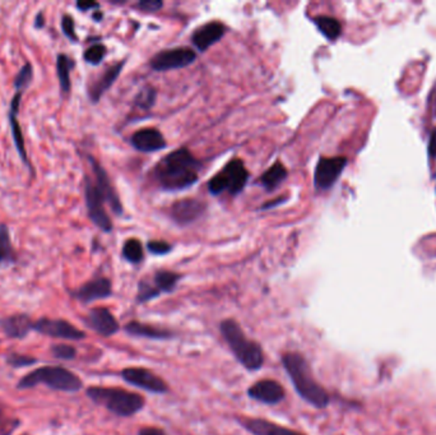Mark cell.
<instances>
[{"instance_id": "cell-20", "label": "cell", "mask_w": 436, "mask_h": 435, "mask_svg": "<svg viewBox=\"0 0 436 435\" xmlns=\"http://www.w3.org/2000/svg\"><path fill=\"white\" fill-rule=\"evenodd\" d=\"M125 60L123 62L115 63L114 65L108 67L106 71L102 73L101 77H98L97 80H95L89 89V100L93 102V104H97L98 101L101 100V98L105 95L107 89H110L115 80H117V77L120 76V71L124 67Z\"/></svg>"}, {"instance_id": "cell-38", "label": "cell", "mask_w": 436, "mask_h": 435, "mask_svg": "<svg viewBox=\"0 0 436 435\" xmlns=\"http://www.w3.org/2000/svg\"><path fill=\"white\" fill-rule=\"evenodd\" d=\"M147 247L152 254H156V256H163L171 250V245L165 241H150Z\"/></svg>"}, {"instance_id": "cell-31", "label": "cell", "mask_w": 436, "mask_h": 435, "mask_svg": "<svg viewBox=\"0 0 436 435\" xmlns=\"http://www.w3.org/2000/svg\"><path fill=\"white\" fill-rule=\"evenodd\" d=\"M106 55V47L104 44H93L83 54V59L91 65H98Z\"/></svg>"}, {"instance_id": "cell-13", "label": "cell", "mask_w": 436, "mask_h": 435, "mask_svg": "<svg viewBox=\"0 0 436 435\" xmlns=\"http://www.w3.org/2000/svg\"><path fill=\"white\" fill-rule=\"evenodd\" d=\"M87 159H89L92 171L95 174V180L93 181L97 186L98 189L102 192V194L105 196L106 203H108V205L111 207L114 214H119V216L123 214V205H122V202L119 199V196H117L115 189L111 184V180L107 175L106 170L104 169L101 166V164L97 160H95L92 156H89Z\"/></svg>"}, {"instance_id": "cell-17", "label": "cell", "mask_w": 436, "mask_h": 435, "mask_svg": "<svg viewBox=\"0 0 436 435\" xmlns=\"http://www.w3.org/2000/svg\"><path fill=\"white\" fill-rule=\"evenodd\" d=\"M113 293L111 282L106 277H97L87 284L80 286L78 290L73 293V296L82 302H91L108 298Z\"/></svg>"}, {"instance_id": "cell-7", "label": "cell", "mask_w": 436, "mask_h": 435, "mask_svg": "<svg viewBox=\"0 0 436 435\" xmlns=\"http://www.w3.org/2000/svg\"><path fill=\"white\" fill-rule=\"evenodd\" d=\"M84 199H86L89 220L93 222L100 230L105 231V232L113 230V222L105 210V203H106L105 196L98 189L95 181L89 178L86 179V184H84Z\"/></svg>"}, {"instance_id": "cell-1", "label": "cell", "mask_w": 436, "mask_h": 435, "mask_svg": "<svg viewBox=\"0 0 436 435\" xmlns=\"http://www.w3.org/2000/svg\"><path fill=\"white\" fill-rule=\"evenodd\" d=\"M200 161L187 148H179L163 157L156 166V178L166 190H181L192 187L199 178Z\"/></svg>"}, {"instance_id": "cell-8", "label": "cell", "mask_w": 436, "mask_h": 435, "mask_svg": "<svg viewBox=\"0 0 436 435\" xmlns=\"http://www.w3.org/2000/svg\"><path fill=\"white\" fill-rule=\"evenodd\" d=\"M196 53L189 47H174L162 50L151 59L152 69L156 71L181 69L196 62Z\"/></svg>"}, {"instance_id": "cell-24", "label": "cell", "mask_w": 436, "mask_h": 435, "mask_svg": "<svg viewBox=\"0 0 436 435\" xmlns=\"http://www.w3.org/2000/svg\"><path fill=\"white\" fill-rule=\"evenodd\" d=\"M125 331L137 337L151 338V339H165V338L171 337L170 331L166 329L159 328L151 324H143L141 322H130L126 324Z\"/></svg>"}, {"instance_id": "cell-36", "label": "cell", "mask_w": 436, "mask_h": 435, "mask_svg": "<svg viewBox=\"0 0 436 435\" xmlns=\"http://www.w3.org/2000/svg\"><path fill=\"white\" fill-rule=\"evenodd\" d=\"M51 353L55 357L60 359V360H71L76 357V348L71 345H65V344H59V345H54L51 347Z\"/></svg>"}, {"instance_id": "cell-4", "label": "cell", "mask_w": 436, "mask_h": 435, "mask_svg": "<svg viewBox=\"0 0 436 435\" xmlns=\"http://www.w3.org/2000/svg\"><path fill=\"white\" fill-rule=\"evenodd\" d=\"M87 396L95 403L123 418L133 416L144 408V399L141 394L120 388L91 387L87 390Z\"/></svg>"}, {"instance_id": "cell-34", "label": "cell", "mask_w": 436, "mask_h": 435, "mask_svg": "<svg viewBox=\"0 0 436 435\" xmlns=\"http://www.w3.org/2000/svg\"><path fill=\"white\" fill-rule=\"evenodd\" d=\"M19 427V420L0 409V435H10Z\"/></svg>"}, {"instance_id": "cell-42", "label": "cell", "mask_w": 436, "mask_h": 435, "mask_svg": "<svg viewBox=\"0 0 436 435\" xmlns=\"http://www.w3.org/2000/svg\"><path fill=\"white\" fill-rule=\"evenodd\" d=\"M139 435H166L159 427H143L139 430Z\"/></svg>"}, {"instance_id": "cell-14", "label": "cell", "mask_w": 436, "mask_h": 435, "mask_svg": "<svg viewBox=\"0 0 436 435\" xmlns=\"http://www.w3.org/2000/svg\"><path fill=\"white\" fill-rule=\"evenodd\" d=\"M285 388L273 379H263L254 383L249 390L248 396L253 400L266 405H277L285 399Z\"/></svg>"}, {"instance_id": "cell-27", "label": "cell", "mask_w": 436, "mask_h": 435, "mask_svg": "<svg viewBox=\"0 0 436 435\" xmlns=\"http://www.w3.org/2000/svg\"><path fill=\"white\" fill-rule=\"evenodd\" d=\"M314 23H315V26L318 27V30L321 31V34L330 41L337 40L342 32V26L336 18L319 16V17L314 18Z\"/></svg>"}, {"instance_id": "cell-37", "label": "cell", "mask_w": 436, "mask_h": 435, "mask_svg": "<svg viewBox=\"0 0 436 435\" xmlns=\"http://www.w3.org/2000/svg\"><path fill=\"white\" fill-rule=\"evenodd\" d=\"M35 357L32 356L21 355V354H10L7 359V363L14 368H25L28 365L35 364Z\"/></svg>"}, {"instance_id": "cell-9", "label": "cell", "mask_w": 436, "mask_h": 435, "mask_svg": "<svg viewBox=\"0 0 436 435\" xmlns=\"http://www.w3.org/2000/svg\"><path fill=\"white\" fill-rule=\"evenodd\" d=\"M347 165L346 157H321L318 161L315 174H314V184L321 190H327L334 186L339 180L342 171Z\"/></svg>"}, {"instance_id": "cell-43", "label": "cell", "mask_w": 436, "mask_h": 435, "mask_svg": "<svg viewBox=\"0 0 436 435\" xmlns=\"http://www.w3.org/2000/svg\"><path fill=\"white\" fill-rule=\"evenodd\" d=\"M35 27L36 28H44L45 27V16L43 12L37 13V16L35 18Z\"/></svg>"}, {"instance_id": "cell-2", "label": "cell", "mask_w": 436, "mask_h": 435, "mask_svg": "<svg viewBox=\"0 0 436 435\" xmlns=\"http://www.w3.org/2000/svg\"><path fill=\"white\" fill-rule=\"evenodd\" d=\"M282 364L299 396L317 409L330 405V394L312 377L306 359L297 353H287L282 356Z\"/></svg>"}, {"instance_id": "cell-41", "label": "cell", "mask_w": 436, "mask_h": 435, "mask_svg": "<svg viewBox=\"0 0 436 435\" xmlns=\"http://www.w3.org/2000/svg\"><path fill=\"white\" fill-rule=\"evenodd\" d=\"M428 153L431 157L436 156V128L433 131V133L430 135V141H428Z\"/></svg>"}, {"instance_id": "cell-26", "label": "cell", "mask_w": 436, "mask_h": 435, "mask_svg": "<svg viewBox=\"0 0 436 435\" xmlns=\"http://www.w3.org/2000/svg\"><path fill=\"white\" fill-rule=\"evenodd\" d=\"M287 175L288 174H287V169H286L285 166L281 162H276L272 168H269L262 175L260 184L266 188L267 190H273L277 187H279V184L287 178Z\"/></svg>"}, {"instance_id": "cell-40", "label": "cell", "mask_w": 436, "mask_h": 435, "mask_svg": "<svg viewBox=\"0 0 436 435\" xmlns=\"http://www.w3.org/2000/svg\"><path fill=\"white\" fill-rule=\"evenodd\" d=\"M77 8L82 10V12H87L89 9H97L100 8V4L96 1H77Z\"/></svg>"}, {"instance_id": "cell-6", "label": "cell", "mask_w": 436, "mask_h": 435, "mask_svg": "<svg viewBox=\"0 0 436 435\" xmlns=\"http://www.w3.org/2000/svg\"><path fill=\"white\" fill-rule=\"evenodd\" d=\"M249 179V171L241 160H232L217 175L209 180L208 189L214 196L229 192L232 196L239 194Z\"/></svg>"}, {"instance_id": "cell-10", "label": "cell", "mask_w": 436, "mask_h": 435, "mask_svg": "<svg viewBox=\"0 0 436 435\" xmlns=\"http://www.w3.org/2000/svg\"><path fill=\"white\" fill-rule=\"evenodd\" d=\"M23 93H25V91L16 89V93L13 95V98L10 100L8 113L9 126H10L12 138L14 141V146L17 148L18 155H19L21 160L23 161V164L26 165L27 168L31 169V171L34 172L31 162H30V159H28V155H27L26 142H25L23 132H22V128L19 125V122H18V114H19V107H21Z\"/></svg>"}, {"instance_id": "cell-25", "label": "cell", "mask_w": 436, "mask_h": 435, "mask_svg": "<svg viewBox=\"0 0 436 435\" xmlns=\"http://www.w3.org/2000/svg\"><path fill=\"white\" fill-rule=\"evenodd\" d=\"M18 256L13 247L10 230L5 223H0V266L17 263Z\"/></svg>"}, {"instance_id": "cell-21", "label": "cell", "mask_w": 436, "mask_h": 435, "mask_svg": "<svg viewBox=\"0 0 436 435\" xmlns=\"http://www.w3.org/2000/svg\"><path fill=\"white\" fill-rule=\"evenodd\" d=\"M239 423L254 435H303L264 419L241 418L239 419Z\"/></svg>"}, {"instance_id": "cell-29", "label": "cell", "mask_w": 436, "mask_h": 435, "mask_svg": "<svg viewBox=\"0 0 436 435\" xmlns=\"http://www.w3.org/2000/svg\"><path fill=\"white\" fill-rule=\"evenodd\" d=\"M123 257L130 263H139L143 259V247L141 241L137 239L126 240L123 247Z\"/></svg>"}, {"instance_id": "cell-18", "label": "cell", "mask_w": 436, "mask_h": 435, "mask_svg": "<svg viewBox=\"0 0 436 435\" xmlns=\"http://www.w3.org/2000/svg\"><path fill=\"white\" fill-rule=\"evenodd\" d=\"M86 323L98 335L105 337H110L119 331V323L115 317L105 308H96L89 311Z\"/></svg>"}, {"instance_id": "cell-44", "label": "cell", "mask_w": 436, "mask_h": 435, "mask_svg": "<svg viewBox=\"0 0 436 435\" xmlns=\"http://www.w3.org/2000/svg\"><path fill=\"white\" fill-rule=\"evenodd\" d=\"M93 18H95V19H101V18H102V14H101V13H95V14H93Z\"/></svg>"}, {"instance_id": "cell-39", "label": "cell", "mask_w": 436, "mask_h": 435, "mask_svg": "<svg viewBox=\"0 0 436 435\" xmlns=\"http://www.w3.org/2000/svg\"><path fill=\"white\" fill-rule=\"evenodd\" d=\"M163 7V3L161 0H142L138 3V8L144 12H157Z\"/></svg>"}, {"instance_id": "cell-15", "label": "cell", "mask_w": 436, "mask_h": 435, "mask_svg": "<svg viewBox=\"0 0 436 435\" xmlns=\"http://www.w3.org/2000/svg\"><path fill=\"white\" fill-rule=\"evenodd\" d=\"M205 211L203 202L193 198H185L174 203L171 208V217L179 225H187L198 220V217L205 214Z\"/></svg>"}, {"instance_id": "cell-12", "label": "cell", "mask_w": 436, "mask_h": 435, "mask_svg": "<svg viewBox=\"0 0 436 435\" xmlns=\"http://www.w3.org/2000/svg\"><path fill=\"white\" fill-rule=\"evenodd\" d=\"M122 378L125 382L135 386L138 388H142L144 391L152 393H166L169 387L168 384L161 379L159 375L152 373L148 369L143 368H128L122 372Z\"/></svg>"}, {"instance_id": "cell-23", "label": "cell", "mask_w": 436, "mask_h": 435, "mask_svg": "<svg viewBox=\"0 0 436 435\" xmlns=\"http://www.w3.org/2000/svg\"><path fill=\"white\" fill-rule=\"evenodd\" d=\"M76 67V62L67 54H58L56 56V76L62 96L69 95L71 89V71Z\"/></svg>"}, {"instance_id": "cell-5", "label": "cell", "mask_w": 436, "mask_h": 435, "mask_svg": "<svg viewBox=\"0 0 436 435\" xmlns=\"http://www.w3.org/2000/svg\"><path fill=\"white\" fill-rule=\"evenodd\" d=\"M38 384H45L51 390L62 392H78L82 388V381L76 374L62 366H43L31 373L26 374L19 382L18 390L32 388Z\"/></svg>"}, {"instance_id": "cell-3", "label": "cell", "mask_w": 436, "mask_h": 435, "mask_svg": "<svg viewBox=\"0 0 436 435\" xmlns=\"http://www.w3.org/2000/svg\"><path fill=\"white\" fill-rule=\"evenodd\" d=\"M222 337L232 354L248 370H259L264 363V354L259 344L245 336L240 326L232 320H223L220 326Z\"/></svg>"}, {"instance_id": "cell-35", "label": "cell", "mask_w": 436, "mask_h": 435, "mask_svg": "<svg viewBox=\"0 0 436 435\" xmlns=\"http://www.w3.org/2000/svg\"><path fill=\"white\" fill-rule=\"evenodd\" d=\"M60 25H62V34L65 37H68L73 43H77L78 41V36L76 32V22H74V18L71 17V14H64L60 21Z\"/></svg>"}, {"instance_id": "cell-32", "label": "cell", "mask_w": 436, "mask_h": 435, "mask_svg": "<svg viewBox=\"0 0 436 435\" xmlns=\"http://www.w3.org/2000/svg\"><path fill=\"white\" fill-rule=\"evenodd\" d=\"M160 296L159 290L153 286L150 281H142L138 287V295H137V300L139 302H150L152 299Z\"/></svg>"}, {"instance_id": "cell-11", "label": "cell", "mask_w": 436, "mask_h": 435, "mask_svg": "<svg viewBox=\"0 0 436 435\" xmlns=\"http://www.w3.org/2000/svg\"><path fill=\"white\" fill-rule=\"evenodd\" d=\"M34 329L38 333L62 339H71L78 341L86 337L84 332L71 324L64 320H51V318H41L34 323Z\"/></svg>"}, {"instance_id": "cell-33", "label": "cell", "mask_w": 436, "mask_h": 435, "mask_svg": "<svg viewBox=\"0 0 436 435\" xmlns=\"http://www.w3.org/2000/svg\"><path fill=\"white\" fill-rule=\"evenodd\" d=\"M154 100H156V91L152 87H144L141 89V92L135 98V104L143 110H148L150 107H153Z\"/></svg>"}, {"instance_id": "cell-19", "label": "cell", "mask_w": 436, "mask_h": 435, "mask_svg": "<svg viewBox=\"0 0 436 435\" xmlns=\"http://www.w3.org/2000/svg\"><path fill=\"white\" fill-rule=\"evenodd\" d=\"M130 141L134 148L144 153L161 151L166 147V141L163 135L157 129H153V128H146L135 132Z\"/></svg>"}, {"instance_id": "cell-30", "label": "cell", "mask_w": 436, "mask_h": 435, "mask_svg": "<svg viewBox=\"0 0 436 435\" xmlns=\"http://www.w3.org/2000/svg\"><path fill=\"white\" fill-rule=\"evenodd\" d=\"M32 80H34V65L30 62L25 63L14 78V89L26 91L30 87Z\"/></svg>"}, {"instance_id": "cell-16", "label": "cell", "mask_w": 436, "mask_h": 435, "mask_svg": "<svg viewBox=\"0 0 436 435\" xmlns=\"http://www.w3.org/2000/svg\"><path fill=\"white\" fill-rule=\"evenodd\" d=\"M227 28L221 22H209L205 26L199 27L192 36V41L199 52H205L212 45L217 44L225 34Z\"/></svg>"}, {"instance_id": "cell-22", "label": "cell", "mask_w": 436, "mask_h": 435, "mask_svg": "<svg viewBox=\"0 0 436 435\" xmlns=\"http://www.w3.org/2000/svg\"><path fill=\"white\" fill-rule=\"evenodd\" d=\"M0 327L8 337L23 338L34 328V323L27 314H14L0 320Z\"/></svg>"}, {"instance_id": "cell-28", "label": "cell", "mask_w": 436, "mask_h": 435, "mask_svg": "<svg viewBox=\"0 0 436 435\" xmlns=\"http://www.w3.org/2000/svg\"><path fill=\"white\" fill-rule=\"evenodd\" d=\"M180 280V276L175 272L170 271H159L154 277L152 284L159 290V293H171Z\"/></svg>"}]
</instances>
